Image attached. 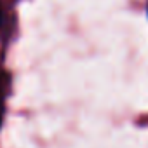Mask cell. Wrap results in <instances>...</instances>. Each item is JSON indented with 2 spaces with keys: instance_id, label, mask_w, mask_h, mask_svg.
I'll list each match as a JSON object with an SVG mask.
<instances>
[{
  "instance_id": "1",
  "label": "cell",
  "mask_w": 148,
  "mask_h": 148,
  "mask_svg": "<svg viewBox=\"0 0 148 148\" xmlns=\"http://www.w3.org/2000/svg\"><path fill=\"white\" fill-rule=\"evenodd\" d=\"M2 119H4V96L0 92V124H2Z\"/></svg>"
},
{
  "instance_id": "2",
  "label": "cell",
  "mask_w": 148,
  "mask_h": 148,
  "mask_svg": "<svg viewBox=\"0 0 148 148\" xmlns=\"http://www.w3.org/2000/svg\"><path fill=\"white\" fill-rule=\"evenodd\" d=\"M2 21H4V9L0 5V25H2Z\"/></svg>"
}]
</instances>
